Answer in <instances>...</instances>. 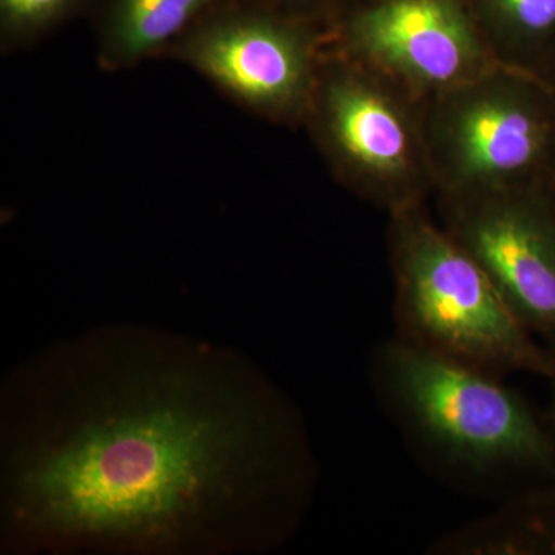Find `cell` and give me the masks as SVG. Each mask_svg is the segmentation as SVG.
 <instances>
[{
	"label": "cell",
	"instance_id": "5b68a950",
	"mask_svg": "<svg viewBox=\"0 0 555 555\" xmlns=\"http://www.w3.org/2000/svg\"><path fill=\"white\" fill-rule=\"evenodd\" d=\"M436 195L547 184L555 96L542 76L500 65L425 104Z\"/></svg>",
	"mask_w": 555,
	"mask_h": 555
},
{
	"label": "cell",
	"instance_id": "9a60e30c",
	"mask_svg": "<svg viewBox=\"0 0 555 555\" xmlns=\"http://www.w3.org/2000/svg\"><path fill=\"white\" fill-rule=\"evenodd\" d=\"M543 79L546 80L547 86L551 87L555 96V60L551 62L550 67H547L545 73H543Z\"/></svg>",
	"mask_w": 555,
	"mask_h": 555
},
{
	"label": "cell",
	"instance_id": "8992f818",
	"mask_svg": "<svg viewBox=\"0 0 555 555\" xmlns=\"http://www.w3.org/2000/svg\"><path fill=\"white\" fill-rule=\"evenodd\" d=\"M327 22L254 2L225 0L167 50L240 107L281 127H305Z\"/></svg>",
	"mask_w": 555,
	"mask_h": 555
},
{
	"label": "cell",
	"instance_id": "8fae6325",
	"mask_svg": "<svg viewBox=\"0 0 555 555\" xmlns=\"http://www.w3.org/2000/svg\"><path fill=\"white\" fill-rule=\"evenodd\" d=\"M503 65L542 76L555 60V0H467Z\"/></svg>",
	"mask_w": 555,
	"mask_h": 555
},
{
	"label": "cell",
	"instance_id": "4fadbf2b",
	"mask_svg": "<svg viewBox=\"0 0 555 555\" xmlns=\"http://www.w3.org/2000/svg\"><path fill=\"white\" fill-rule=\"evenodd\" d=\"M254 2L266 3L288 13L301 14V16L331 24L338 14L349 9L357 0H254Z\"/></svg>",
	"mask_w": 555,
	"mask_h": 555
},
{
	"label": "cell",
	"instance_id": "5bb4252c",
	"mask_svg": "<svg viewBox=\"0 0 555 555\" xmlns=\"http://www.w3.org/2000/svg\"><path fill=\"white\" fill-rule=\"evenodd\" d=\"M554 360H555V353H554ZM551 382V397H550V404H547V409L545 412H543V415H545L546 425L550 427L551 434H553L554 440H555V367L553 375H551L550 378Z\"/></svg>",
	"mask_w": 555,
	"mask_h": 555
},
{
	"label": "cell",
	"instance_id": "277c9868",
	"mask_svg": "<svg viewBox=\"0 0 555 555\" xmlns=\"http://www.w3.org/2000/svg\"><path fill=\"white\" fill-rule=\"evenodd\" d=\"M305 129L339 184L387 214L436 195L425 102L328 46Z\"/></svg>",
	"mask_w": 555,
	"mask_h": 555
},
{
	"label": "cell",
	"instance_id": "7c38bea8",
	"mask_svg": "<svg viewBox=\"0 0 555 555\" xmlns=\"http://www.w3.org/2000/svg\"><path fill=\"white\" fill-rule=\"evenodd\" d=\"M94 0H0L2 53L27 50L80 16Z\"/></svg>",
	"mask_w": 555,
	"mask_h": 555
},
{
	"label": "cell",
	"instance_id": "9c48e42d",
	"mask_svg": "<svg viewBox=\"0 0 555 555\" xmlns=\"http://www.w3.org/2000/svg\"><path fill=\"white\" fill-rule=\"evenodd\" d=\"M225 0H104L96 16L98 64L122 72L166 54Z\"/></svg>",
	"mask_w": 555,
	"mask_h": 555
},
{
	"label": "cell",
	"instance_id": "ba28073f",
	"mask_svg": "<svg viewBox=\"0 0 555 555\" xmlns=\"http://www.w3.org/2000/svg\"><path fill=\"white\" fill-rule=\"evenodd\" d=\"M441 228L555 353V198L547 184L438 195Z\"/></svg>",
	"mask_w": 555,
	"mask_h": 555
},
{
	"label": "cell",
	"instance_id": "6da1fadb",
	"mask_svg": "<svg viewBox=\"0 0 555 555\" xmlns=\"http://www.w3.org/2000/svg\"><path fill=\"white\" fill-rule=\"evenodd\" d=\"M305 416L229 346L147 324L56 339L0 386V553L258 555L315 496Z\"/></svg>",
	"mask_w": 555,
	"mask_h": 555
},
{
	"label": "cell",
	"instance_id": "30bf717a",
	"mask_svg": "<svg viewBox=\"0 0 555 555\" xmlns=\"http://www.w3.org/2000/svg\"><path fill=\"white\" fill-rule=\"evenodd\" d=\"M427 555H555V486L496 503L476 520L438 537Z\"/></svg>",
	"mask_w": 555,
	"mask_h": 555
},
{
	"label": "cell",
	"instance_id": "52a82bcc",
	"mask_svg": "<svg viewBox=\"0 0 555 555\" xmlns=\"http://www.w3.org/2000/svg\"><path fill=\"white\" fill-rule=\"evenodd\" d=\"M328 47L425 104L503 65L467 0H357L328 25Z\"/></svg>",
	"mask_w": 555,
	"mask_h": 555
},
{
	"label": "cell",
	"instance_id": "2e32d148",
	"mask_svg": "<svg viewBox=\"0 0 555 555\" xmlns=\"http://www.w3.org/2000/svg\"><path fill=\"white\" fill-rule=\"evenodd\" d=\"M550 189H551V192H553V195H554V198H555V177L553 179H551L550 181Z\"/></svg>",
	"mask_w": 555,
	"mask_h": 555
},
{
	"label": "cell",
	"instance_id": "7a4b0ae2",
	"mask_svg": "<svg viewBox=\"0 0 555 555\" xmlns=\"http://www.w3.org/2000/svg\"><path fill=\"white\" fill-rule=\"evenodd\" d=\"M379 406L426 473L496 503L555 486V440L505 378L444 360L397 337L372 353Z\"/></svg>",
	"mask_w": 555,
	"mask_h": 555
},
{
	"label": "cell",
	"instance_id": "3957f363",
	"mask_svg": "<svg viewBox=\"0 0 555 555\" xmlns=\"http://www.w3.org/2000/svg\"><path fill=\"white\" fill-rule=\"evenodd\" d=\"M398 339L496 377L550 378L555 360L426 206L389 215Z\"/></svg>",
	"mask_w": 555,
	"mask_h": 555
}]
</instances>
